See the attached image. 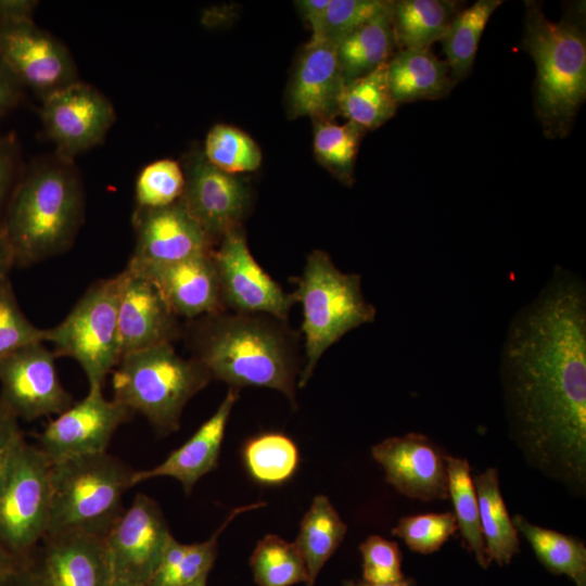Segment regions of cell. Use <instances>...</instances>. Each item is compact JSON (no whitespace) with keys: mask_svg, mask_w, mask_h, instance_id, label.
<instances>
[{"mask_svg":"<svg viewBox=\"0 0 586 586\" xmlns=\"http://www.w3.org/2000/svg\"><path fill=\"white\" fill-rule=\"evenodd\" d=\"M512 428L539 467L573 485L586 476V286L557 267L512 317L501 351Z\"/></svg>","mask_w":586,"mask_h":586,"instance_id":"1","label":"cell"},{"mask_svg":"<svg viewBox=\"0 0 586 586\" xmlns=\"http://www.w3.org/2000/svg\"><path fill=\"white\" fill-rule=\"evenodd\" d=\"M268 315L219 311L192 320L188 335L196 359L212 379L230 387L277 390L295 404L298 374L293 334Z\"/></svg>","mask_w":586,"mask_h":586,"instance_id":"2","label":"cell"},{"mask_svg":"<svg viewBox=\"0 0 586 586\" xmlns=\"http://www.w3.org/2000/svg\"><path fill=\"white\" fill-rule=\"evenodd\" d=\"M82 216V188L68 161L33 169L15 189L2 221L15 265H31L64 252Z\"/></svg>","mask_w":586,"mask_h":586,"instance_id":"3","label":"cell"},{"mask_svg":"<svg viewBox=\"0 0 586 586\" xmlns=\"http://www.w3.org/2000/svg\"><path fill=\"white\" fill-rule=\"evenodd\" d=\"M522 48L536 67L534 107L544 135L564 138L586 98V36L574 18L549 20L525 1Z\"/></svg>","mask_w":586,"mask_h":586,"instance_id":"4","label":"cell"},{"mask_svg":"<svg viewBox=\"0 0 586 586\" xmlns=\"http://www.w3.org/2000/svg\"><path fill=\"white\" fill-rule=\"evenodd\" d=\"M133 469L107 451L50 464L51 508L46 535L79 533L104 538L122 514Z\"/></svg>","mask_w":586,"mask_h":586,"instance_id":"5","label":"cell"},{"mask_svg":"<svg viewBox=\"0 0 586 586\" xmlns=\"http://www.w3.org/2000/svg\"><path fill=\"white\" fill-rule=\"evenodd\" d=\"M212 380L193 357L163 344L122 356L113 370V399L140 413L162 434L179 429L187 403Z\"/></svg>","mask_w":586,"mask_h":586,"instance_id":"6","label":"cell"},{"mask_svg":"<svg viewBox=\"0 0 586 586\" xmlns=\"http://www.w3.org/2000/svg\"><path fill=\"white\" fill-rule=\"evenodd\" d=\"M294 280L292 296L304 317L306 362L297 381L303 387L322 354L351 330L372 322L377 311L362 294L360 276L342 272L323 251H313Z\"/></svg>","mask_w":586,"mask_h":586,"instance_id":"7","label":"cell"},{"mask_svg":"<svg viewBox=\"0 0 586 586\" xmlns=\"http://www.w3.org/2000/svg\"><path fill=\"white\" fill-rule=\"evenodd\" d=\"M117 276L93 283L68 315L44 329V342L53 354L75 359L84 370L89 390H102L106 375L122 358L118 332Z\"/></svg>","mask_w":586,"mask_h":586,"instance_id":"8","label":"cell"},{"mask_svg":"<svg viewBox=\"0 0 586 586\" xmlns=\"http://www.w3.org/2000/svg\"><path fill=\"white\" fill-rule=\"evenodd\" d=\"M50 462L21 437L0 473V544L26 560L46 536L51 508Z\"/></svg>","mask_w":586,"mask_h":586,"instance_id":"9","label":"cell"},{"mask_svg":"<svg viewBox=\"0 0 586 586\" xmlns=\"http://www.w3.org/2000/svg\"><path fill=\"white\" fill-rule=\"evenodd\" d=\"M224 309L268 315L284 321L295 304L292 294L264 271L252 256L240 227L227 231L213 252Z\"/></svg>","mask_w":586,"mask_h":586,"instance_id":"10","label":"cell"},{"mask_svg":"<svg viewBox=\"0 0 586 586\" xmlns=\"http://www.w3.org/2000/svg\"><path fill=\"white\" fill-rule=\"evenodd\" d=\"M171 537L158 504L136 495L104 537L112 577L146 585Z\"/></svg>","mask_w":586,"mask_h":586,"instance_id":"11","label":"cell"},{"mask_svg":"<svg viewBox=\"0 0 586 586\" xmlns=\"http://www.w3.org/2000/svg\"><path fill=\"white\" fill-rule=\"evenodd\" d=\"M42 343L29 344L0 361V400L27 421L58 416L73 405L59 379L55 355Z\"/></svg>","mask_w":586,"mask_h":586,"instance_id":"12","label":"cell"},{"mask_svg":"<svg viewBox=\"0 0 586 586\" xmlns=\"http://www.w3.org/2000/svg\"><path fill=\"white\" fill-rule=\"evenodd\" d=\"M133 413L106 399L102 390L91 388L80 402L58 415L38 435V448L50 463L68 458L107 451L120 424Z\"/></svg>","mask_w":586,"mask_h":586,"instance_id":"13","label":"cell"},{"mask_svg":"<svg viewBox=\"0 0 586 586\" xmlns=\"http://www.w3.org/2000/svg\"><path fill=\"white\" fill-rule=\"evenodd\" d=\"M40 114L60 157L66 161L100 143L115 120L109 99L79 81L43 95Z\"/></svg>","mask_w":586,"mask_h":586,"instance_id":"14","label":"cell"},{"mask_svg":"<svg viewBox=\"0 0 586 586\" xmlns=\"http://www.w3.org/2000/svg\"><path fill=\"white\" fill-rule=\"evenodd\" d=\"M0 59L22 86L41 97L77 81L65 47L31 18L0 21Z\"/></svg>","mask_w":586,"mask_h":586,"instance_id":"15","label":"cell"},{"mask_svg":"<svg viewBox=\"0 0 586 586\" xmlns=\"http://www.w3.org/2000/svg\"><path fill=\"white\" fill-rule=\"evenodd\" d=\"M385 479L400 494L422 501L448 498L447 456L428 436L407 433L372 447Z\"/></svg>","mask_w":586,"mask_h":586,"instance_id":"16","label":"cell"},{"mask_svg":"<svg viewBox=\"0 0 586 586\" xmlns=\"http://www.w3.org/2000/svg\"><path fill=\"white\" fill-rule=\"evenodd\" d=\"M27 559L37 586H109L112 571L104 538L46 535Z\"/></svg>","mask_w":586,"mask_h":586,"instance_id":"17","label":"cell"},{"mask_svg":"<svg viewBox=\"0 0 586 586\" xmlns=\"http://www.w3.org/2000/svg\"><path fill=\"white\" fill-rule=\"evenodd\" d=\"M186 169L179 200L209 239L240 227L250 202L244 182L215 167L204 154H194Z\"/></svg>","mask_w":586,"mask_h":586,"instance_id":"18","label":"cell"},{"mask_svg":"<svg viewBox=\"0 0 586 586\" xmlns=\"http://www.w3.org/2000/svg\"><path fill=\"white\" fill-rule=\"evenodd\" d=\"M116 276L122 356L171 344L182 334L179 318L149 280L127 266Z\"/></svg>","mask_w":586,"mask_h":586,"instance_id":"19","label":"cell"},{"mask_svg":"<svg viewBox=\"0 0 586 586\" xmlns=\"http://www.w3.org/2000/svg\"><path fill=\"white\" fill-rule=\"evenodd\" d=\"M213 252L170 264H140L127 267L149 280L179 318L194 320L225 311Z\"/></svg>","mask_w":586,"mask_h":586,"instance_id":"20","label":"cell"},{"mask_svg":"<svg viewBox=\"0 0 586 586\" xmlns=\"http://www.w3.org/2000/svg\"><path fill=\"white\" fill-rule=\"evenodd\" d=\"M133 225L136 245L129 262L170 264L213 251V241L180 200L164 207H138Z\"/></svg>","mask_w":586,"mask_h":586,"instance_id":"21","label":"cell"},{"mask_svg":"<svg viewBox=\"0 0 586 586\" xmlns=\"http://www.w3.org/2000/svg\"><path fill=\"white\" fill-rule=\"evenodd\" d=\"M344 86L335 44L309 40L290 84L289 109L295 117L328 119L339 113V99Z\"/></svg>","mask_w":586,"mask_h":586,"instance_id":"22","label":"cell"},{"mask_svg":"<svg viewBox=\"0 0 586 586\" xmlns=\"http://www.w3.org/2000/svg\"><path fill=\"white\" fill-rule=\"evenodd\" d=\"M238 398L239 390L230 387L217 410L183 445L156 467L135 471L133 485L168 476L179 481L189 494L202 476L217 467L227 422Z\"/></svg>","mask_w":586,"mask_h":586,"instance_id":"23","label":"cell"},{"mask_svg":"<svg viewBox=\"0 0 586 586\" xmlns=\"http://www.w3.org/2000/svg\"><path fill=\"white\" fill-rule=\"evenodd\" d=\"M390 91L396 104L437 100L456 82L446 61L428 51L400 49L386 63Z\"/></svg>","mask_w":586,"mask_h":586,"instance_id":"24","label":"cell"},{"mask_svg":"<svg viewBox=\"0 0 586 586\" xmlns=\"http://www.w3.org/2000/svg\"><path fill=\"white\" fill-rule=\"evenodd\" d=\"M481 531L489 562L509 564L520 551L518 531L501 496L498 472L489 468L473 477Z\"/></svg>","mask_w":586,"mask_h":586,"instance_id":"25","label":"cell"},{"mask_svg":"<svg viewBox=\"0 0 586 586\" xmlns=\"http://www.w3.org/2000/svg\"><path fill=\"white\" fill-rule=\"evenodd\" d=\"M396 44L388 7L335 44L345 84L387 63Z\"/></svg>","mask_w":586,"mask_h":586,"instance_id":"26","label":"cell"},{"mask_svg":"<svg viewBox=\"0 0 586 586\" xmlns=\"http://www.w3.org/2000/svg\"><path fill=\"white\" fill-rule=\"evenodd\" d=\"M263 506L265 502H256L231 510L224 523L205 542L182 544L173 536L145 586H188L208 575L215 563L220 533L238 514Z\"/></svg>","mask_w":586,"mask_h":586,"instance_id":"27","label":"cell"},{"mask_svg":"<svg viewBox=\"0 0 586 586\" xmlns=\"http://www.w3.org/2000/svg\"><path fill=\"white\" fill-rule=\"evenodd\" d=\"M448 0L391 1L390 13L398 44L406 50L428 51L443 38L457 14Z\"/></svg>","mask_w":586,"mask_h":586,"instance_id":"28","label":"cell"},{"mask_svg":"<svg viewBox=\"0 0 586 586\" xmlns=\"http://www.w3.org/2000/svg\"><path fill=\"white\" fill-rule=\"evenodd\" d=\"M347 526L324 495H317L302 519L295 545L306 563L307 586H313L321 569L339 548Z\"/></svg>","mask_w":586,"mask_h":586,"instance_id":"29","label":"cell"},{"mask_svg":"<svg viewBox=\"0 0 586 586\" xmlns=\"http://www.w3.org/2000/svg\"><path fill=\"white\" fill-rule=\"evenodd\" d=\"M396 109L387 82L386 63L345 84L339 99V113L365 130L382 126Z\"/></svg>","mask_w":586,"mask_h":586,"instance_id":"30","label":"cell"},{"mask_svg":"<svg viewBox=\"0 0 586 586\" xmlns=\"http://www.w3.org/2000/svg\"><path fill=\"white\" fill-rule=\"evenodd\" d=\"M512 521L547 570L586 586V547L581 539L533 524L521 514Z\"/></svg>","mask_w":586,"mask_h":586,"instance_id":"31","label":"cell"},{"mask_svg":"<svg viewBox=\"0 0 586 586\" xmlns=\"http://www.w3.org/2000/svg\"><path fill=\"white\" fill-rule=\"evenodd\" d=\"M502 0H477L457 12L441 39L453 79L466 77L476 56L482 34Z\"/></svg>","mask_w":586,"mask_h":586,"instance_id":"32","label":"cell"},{"mask_svg":"<svg viewBox=\"0 0 586 586\" xmlns=\"http://www.w3.org/2000/svg\"><path fill=\"white\" fill-rule=\"evenodd\" d=\"M446 466L448 496L453 500L457 527L477 563L486 569L491 562L481 531L477 497L470 464L463 458L447 456Z\"/></svg>","mask_w":586,"mask_h":586,"instance_id":"33","label":"cell"},{"mask_svg":"<svg viewBox=\"0 0 586 586\" xmlns=\"http://www.w3.org/2000/svg\"><path fill=\"white\" fill-rule=\"evenodd\" d=\"M250 565L258 586H292L308 583L306 563L295 543L266 535L255 547Z\"/></svg>","mask_w":586,"mask_h":586,"instance_id":"34","label":"cell"},{"mask_svg":"<svg viewBox=\"0 0 586 586\" xmlns=\"http://www.w3.org/2000/svg\"><path fill=\"white\" fill-rule=\"evenodd\" d=\"M246 468L263 484H280L290 479L298 464L295 443L281 433H266L247 442L243 451Z\"/></svg>","mask_w":586,"mask_h":586,"instance_id":"35","label":"cell"},{"mask_svg":"<svg viewBox=\"0 0 586 586\" xmlns=\"http://www.w3.org/2000/svg\"><path fill=\"white\" fill-rule=\"evenodd\" d=\"M365 131L352 122L337 125L329 119H316L315 154L319 162L345 183L352 180L355 160Z\"/></svg>","mask_w":586,"mask_h":586,"instance_id":"36","label":"cell"},{"mask_svg":"<svg viewBox=\"0 0 586 586\" xmlns=\"http://www.w3.org/2000/svg\"><path fill=\"white\" fill-rule=\"evenodd\" d=\"M204 156L218 169L234 175L260 166L262 152L244 131L228 125H216L207 133Z\"/></svg>","mask_w":586,"mask_h":586,"instance_id":"37","label":"cell"},{"mask_svg":"<svg viewBox=\"0 0 586 586\" xmlns=\"http://www.w3.org/2000/svg\"><path fill=\"white\" fill-rule=\"evenodd\" d=\"M391 1L330 0L310 40H324L336 44L342 38L388 9Z\"/></svg>","mask_w":586,"mask_h":586,"instance_id":"38","label":"cell"},{"mask_svg":"<svg viewBox=\"0 0 586 586\" xmlns=\"http://www.w3.org/2000/svg\"><path fill=\"white\" fill-rule=\"evenodd\" d=\"M184 189V174L174 160H158L145 166L136 182L138 207L157 208L177 202Z\"/></svg>","mask_w":586,"mask_h":586,"instance_id":"39","label":"cell"},{"mask_svg":"<svg viewBox=\"0 0 586 586\" xmlns=\"http://www.w3.org/2000/svg\"><path fill=\"white\" fill-rule=\"evenodd\" d=\"M458 530L453 512L407 515L399 519L392 534L415 552L437 551Z\"/></svg>","mask_w":586,"mask_h":586,"instance_id":"40","label":"cell"},{"mask_svg":"<svg viewBox=\"0 0 586 586\" xmlns=\"http://www.w3.org/2000/svg\"><path fill=\"white\" fill-rule=\"evenodd\" d=\"M37 342H44V329H39L27 319L8 281L0 288V361Z\"/></svg>","mask_w":586,"mask_h":586,"instance_id":"41","label":"cell"},{"mask_svg":"<svg viewBox=\"0 0 586 586\" xmlns=\"http://www.w3.org/2000/svg\"><path fill=\"white\" fill-rule=\"evenodd\" d=\"M362 579L372 584H392L404 579L402 552L395 542L371 535L359 547Z\"/></svg>","mask_w":586,"mask_h":586,"instance_id":"42","label":"cell"},{"mask_svg":"<svg viewBox=\"0 0 586 586\" xmlns=\"http://www.w3.org/2000/svg\"><path fill=\"white\" fill-rule=\"evenodd\" d=\"M18 418L0 400V473L13 447L23 434Z\"/></svg>","mask_w":586,"mask_h":586,"instance_id":"43","label":"cell"},{"mask_svg":"<svg viewBox=\"0 0 586 586\" xmlns=\"http://www.w3.org/2000/svg\"><path fill=\"white\" fill-rule=\"evenodd\" d=\"M16 163L15 143L12 138H0V211L10 190Z\"/></svg>","mask_w":586,"mask_h":586,"instance_id":"44","label":"cell"},{"mask_svg":"<svg viewBox=\"0 0 586 586\" xmlns=\"http://www.w3.org/2000/svg\"><path fill=\"white\" fill-rule=\"evenodd\" d=\"M22 85L0 59V112L14 106L20 100Z\"/></svg>","mask_w":586,"mask_h":586,"instance_id":"45","label":"cell"},{"mask_svg":"<svg viewBox=\"0 0 586 586\" xmlns=\"http://www.w3.org/2000/svg\"><path fill=\"white\" fill-rule=\"evenodd\" d=\"M34 1L25 0H0V21H17L31 18Z\"/></svg>","mask_w":586,"mask_h":586,"instance_id":"46","label":"cell"},{"mask_svg":"<svg viewBox=\"0 0 586 586\" xmlns=\"http://www.w3.org/2000/svg\"><path fill=\"white\" fill-rule=\"evenodd\" d=\"M13 265H15L14 253L0 221V288L10 281L9 273Z\"/></svg>","mask_w":586,"mask_h":586,"instance_id":"47","label":"cell"},{"mask_svg":"<svg viewBox=\"0 0 586 586\" xmlns=\"http://www.w3.org/2000/svg\"><path fill=\"white\" fill-rule=\"evenodd\" d=\"M330 0H301L296 1L300 13L309 22L314 29L322 18Z\"/></svg>","mask_w":586,"mask_h":586,"instance_id":"48","label":"cell"},{"mask_svg":"<svg viewBox=\"0 0 586 586\" xmlns=\"http://www.w3.org/2000/svg\"><path fill=\"white\" fill-rule=\"evenodd\" d=\"M24 562L25 560L14 557L0 544V579L17 573Z\"/></svg>","mask_w":586,"mask_h":586,"instance_id":"49","label":"cell"},{"mask_svg":"<svg viewBox=\"0 0 586 586\" xmlns=\"http://www.w3.org/2000/svg\"><path fill=\"white\" fill-rule=\"evenodd\" d=\"M15 586H37L34 576L27 565V560H25L23 566L17 574Z\"/></svg>","mask_w":586,"mask_h":586,"instance_id":"50","label":"cell"},{"mask_svg":"<svg viewBox=\"0 0 586 586\" xmlns=\"http://www.w3.org/2000/svg\"><path fill=\"white\" fill-rule=\"evenodd\" d=\"M342 586H416L415 582L409 578H404L397 583L392 584H372L361 581H345Z\"/></svg>","mask_w":586,"mask_h":586,"instance_id":"51","label":"cell"},{"mask_svg":"<svg viewBox=\"0 0 586 586\" xmlns=\"http://www.w3.org/2000/svg\"><path fill=\"white\" fill-rule=\"evenodd\" d=\"M109 586H145V585L140 584V583H136V582H131V581H128V579H124V578L112 577L111 583H110Z\"/></svg>","mask_w":586,"mask_h":586,"instance_id":"52","label":"cell"},{"mask_svg":"<svg viewBox=\"0 0 586 586\" xmlns=\"http://www.w3.org/2000/svg\"><path fill=\"white\" fill-rule=\"evenodd\" d=\"M18 572L11 575V576H9V577L0 579V586H15L16 577H17Z\"/></svg>","mask_w":586,"mask_h":586,"instance_id":"53","label":"cell"},{"mask_svg":"<svg viewBox=\"0 0 586 586\" xmlns=\"http://www.w3.org/2000/svg\"><path fill=\"white\" fill-rule=\"evenodd\" d=\"M207 576L208 575L202 576L201 578L196 579L195 582H193L192 584L188 586H206Z\"/></svg>","mask_w":586,"mask_h":586,"instance_id":"54","label":"cell"}]
</instances>
